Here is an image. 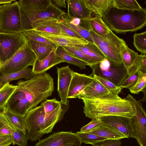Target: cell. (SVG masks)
I'll return each mask as SVG.
<instances>
[{"label":"cell","mask_w":146,"mask_h":146,"mask_svg":"<svg viewBox=\"0 0 146 146\" xmlns=\"http://www.w3.org/2000/svg\"><path fill=\"white\" fill-rule=\"evenodd\" d=\"M102 18L109 29L116 33L135 32L146 25V9L144 8L135 10L121 9L113 6L111 3Z\"/></svg>","instance_id":"6da1fadb"},{"label":"cell","mask_w":146,"mask_h":146,"mask_svg":"<svg viewBox=\"0 0 146 146\" xmlns=\"http://www.w3.org/2000/svg\"><path fill=\"white\" fill-rule=\"evenodd\" d=\"M83 112L92 119L109 115L119 116L131 118L135 115L133 102L125 98L83 99Z\"/></svg>","instance_id":"7a4b0ae2"},{"label":"cell","mask_w":146,"mask_h":146,"mask_svg":"<svg viewBox=\"0 0 146 146\" xmlns=\"http://www.w3.org/2000/svg\"><path fill=\"white\" fill-rule=\"evenodd\" d=\"M17 86L19 99L29 104L30 110L51 96L54 89L53 79L46 72L26 81L20 80Z\"/></svg>","instance_id":"3957f363"},{"label":"cell","mask_w":146,"mask_h":146,"mask_svg":"<svg viewBox=\"0 0 146 146\" xmlns=\"http://www.w3.org/2000/svg\"><path fill=\"white\" fill-rule=\"evenodd\" d=\"M65 112L62 105L51 113H45L43 105L31 110L25 116L28 134L31 141L39 140L51 133L55 125L63 118Z\"/></svg>","instance_id":"277c9868"},{"label":"cell","mask_w":146,"mask_h":146,"mask_svg":"<svg viewBox=\"0 0 146 146\" xmlns=\"http://www.w3.org/2000/svg\"><path fill=\"white\" fill-rule=\"evenodd\" d=\"M94 43L100 49L106 58L111 61L123 63L120 48L125 42L111 31L106 35L102 36L92 30L90 31Z\"/></svg>","instance_id":"5b68a950"},{"label":"cell","mask_w":146,"mask_h":146,"mask_svg":"<svg viewBox=\"0 0 146 146\" xmlns=\"http://www.w3.org/2000/svg\"><path fill=\"white\" fill-rule=\"evenodd\" d=\"M19 8L22 32L33 29L36 24L49 18L58 19L66 14L64 11L52 4L44 10H30L20 7Z\"/></svg>","instance_id":"8992f818"},{"label":"cell","mask_w":146,"mask_h":146,"mask_svg":"<svg viewBox=\"0 0 146 146\" xmlns=\"http://www.w3.org/2000/svg\"><path fill=\"white\" fill-rule=\"evenodd\" d=\"M37 59L27 41L25 44L9 59L2 63L1 74H7L25 70L32 66Z\"/></svg>","instance_id":"52a82bcc"},{"label":"cell","mask_w":146,"mask_h":146,"mask_svg":"<svg viewBox=\"0 0 146 146\" xmlns=\"http://www.w3.org/2000/svg\"><path fill=\"white\" fill-rule=\"evenodd\" d=\"M91 68L92 70V75L107 79L118 87L129 76L123 63L114 62L107 58Z\"/></svg>","instance_id":"ba28073f"},{"label":"cell","mask_w":146,"mask_h":146,"mask_svg":"<svg viewBox=\"0 0 146 146\" xmlns=\"http://www.w3.org/2000/svg\"><path fill=\"white\" fill-rule=\"evenodd\" d=\"M22 32L20 10L17 1L0 5V33Z\"/></svg>","instance_id":"9c48e42d"},{"label":"cell","mask_w":146,"mask_h":146,"mask_svg":"<svg viewBox=\"0 0 146 146\" xmlns=\"http://www.w3.org/2000/svg\"><path fill=\"white\" fill-rule=\"evenodd\" d=\"M26 42V39L23 32L13 33H0L1 64L10 58Z\"/></svg>","instance_id":"30bf717a"},{"label":"cell","mask_w":146,"mask_h":146,"mask_svg":"<svg viewBox=\"0 0 146 146\" xmlns=\"http://www.w3.org/2000/svg\"><path fill=\"white\" fill-rule=\"evenodd\" d=\"M125 99L132 101L134 104L135 115L131 118L135 130V139L140 146H146V114L141 103L131 95H128Z\"/></svg>","instance_id":"8fae6325"},{"label":"cell","mask_w":146,"mask_h":146,"mask_svg":"<svg viewBox=\"0 0 146 146\" xmlns=\"http://www.w3.org/2000/svg\"><path fill=\"white\" fill-rule=\"evenodd\" d=\"M82 142L75 133L70 131L54 133L39 140L35 146H80Z\"/></svg>","instance_id":"7c38bea8"},{"label":"cell","mask_w":146,"mask_h":146,"mask_svg":"<svg viewBox=\"0 0 146 146\" xmlns=\"http://www.w3.org/2000/svg\"><path fill=\"white\" fill-rule=\"evenodd\" d=\"M99 119L106 125L119 131L127 138L135 139V130L131 118L116 115H109Z\"/></svg>","instance_id":"4fadbf2b"},{"label":"cell","mask_w":146,"mask_h":146,"mask_svg":"<svg viewBox=\"0 0 146 146\" xmlns=\"http://www.w3.org/2000/svg\"><path fill=\"white\" fill-rule=\"evenodd\" d=\"M92 82L86 86L77 96L79 99L120 98L118 95L110 92L99 81L93 77Z\"/></svg>","instance_id":"5bb4252c"},{"label":"cell","mask_w":146,"mask_h":146,"mask_svg":"<svg viewBox=\"0 0 146 146\" xmlns=\"http://www.w3.org/2000/svg\"><path fill=\"white\" fill-rule=\"evenodd\" d=\"M58 74V96L62 104L67 106L68 95L73 71L66 66L57 67Z\"/></svg>","instance_id":"9a60e30c"},{"label":"cell","mask_w":146,"mask_h":146,"mask_svg":"<svg viewBox=\"0 0 146 146\" xmlns=\"http://www.w3.org/2000/svg\"><path fill=\"white\" fill-rule=\"evenodd\" d=\"M38 33L41 36L54 44L58 46L76 47L84 46L89 42L83 39L62 34L56 35L43 32Z\"/></svg>","instance_id":"2e32d148"},{"label":"cell","mask_w":146,"mask_h":146,"mask_svg":"<svg viewBox=\"0 0 146 146\" xmlns=\"http://www.w3.org/2000/svg\"><path fill=\"white\" fill-rule=\"evenodd\" d=\"M93 79L90 74L87 76L73 71L68 95V98H77L84 88L89 84Z\"/></svg>","instance_id":"e0dca14e"},{"label":"cell","mask_w":146,"mask_h":146,"mask_svg":"<svg viewBox=\"0 0 146 146\" xmlns=\"http://www.w3.org/2000/svg\"><path fill=\"white\" fill-rule=\"evenodd\" d=\"M68 12L69 17L89 19L92 17V12L86 7L84 0H67Z\"/></svg>","instance_id":"ac0fdd59"},{"label":"cell","mask_w":146,"mask_h":146,"mask_svg":"<svg viewBox=\"0 0 146 146\" xmlns=\"http://www.w3.org/2000/svg\"><path fill=\"white\" fill-rule=\"evenodd\" d=\"M62 62H64L63 60L56 54L55 50H53L44 59L42 60L36 59L33 66L32 72L35 75H40Z\"/></svg>","instance_id":"d6986e66"},{"label":"cell","mask_w":146,"mask_h":146,"mask_svg":"<svg viewBox=\"0 0 146 146\" xmlns=\"http://www.w3.org/2000/svg\"><path fill=\"white\" fill-rule=\"evenodd\" d=\"M1 113L8 123L25 132L27 130L25 116L15 113L7 107Z\"/></svg>","instance_id":"ffe728a7"},{"label":"cell","mask_w":146,"mask_h":146,"mask_svg":"<svg viewBox=\"0 0 146 146\" xmlns=\"http://www.w3.org/2000/svg\"><path fill=\"white\" fill-rule=\"evenodd\" d=\"M26 38L28 45L35 53L37 59L38 60L44 59L52 52L55 50L57 47L29 38Z\"/></svg>","instance_id":"44dd1931"},{"label":"cell","mask_w":146,"mask_h":146,"mask_svg":"<svg viewBox=\"0 0 146 146\" xmlns=\"http://www.w3.org/2000/svg\"><path fill=\"white\" fill-rule=\"evenodd\" d=\"M88 133L94 134L108 140H121L122 139L127 138L119 131L108 126L102 122L97 127Z\"/></svg>","instance_id":"7402d4cb"},{"label":"cell","mask_w":146,"mask_h":146,"mask_svg":"<svg viewBox=\"0 0 146 146\" xmlns=\"http://www.w3.org/2000/svg\"><path fill=\"white\" fill-rule=\"evenodd\" d=\"M58 19L52 18H49L36 24L32 30L38 32L56 35L61 34V29L58 23Z\"/></svg>","instance_id":"603a6c76"},{"label":"cell","mask_w":146,"mask_h":146,"mask_svg":"<svg viewBox=\"0 0 146 146\" xmlns=\"http://www.w3.org/2000/svg\"><path fill=\"white\" fill-rule=\"evenodd\" d=\"M85 5L94 15L102 17L104 12L111 4L112 0H84Z\"/></svg>","instance_id":"cb8c5ba5"},{"label":"cell","mask_w":146,"mask_h":146,"mask_svg":"<svg viewBox=\"0 0 146 146\" xmlns=\"http://www.w3.org/2000/svg\"><path fill=\"white\" fill-rule=\"evenodd\" d=\"M35 75L33 73L32 69L29 68L22 71L7 74H1L0 86L7 82L13 80L24 78L27 80L31 79Z\"/></svg>","instance_id":"d4e9b609"},{"label":"cell","mask_w":146,"mask_h":146,"mask_svg":"<svg viewBox=\"0 0 146 146\" xmlns=\"http://www.w3.org/2000/svg\"><path fill=\"white\" fill-rule=\"evenodd\" d=\"M74 47L82 51L98 63L106 58L103 53L95 43L89 42L84 46Z\"/></svg>","instance_id":"484cf974"},{"label":"cell","mask_w":146,"mask_h":146,"mask_svg":"<svg viewBox=\"0 0 146 146\" xmlns=\"http://www.w3.org/2000/svg\"><path fill=\"white\" fill-rule=\"evenodd\" d=\"M55 52L62 58L64 62L75 65L81 70L85 69L86 66H89L86 62L71 55L62 46H58L55 50Z\"/></svg>","instance_id":"4316f807"},{"label":"cell","mask_w":146,"mask_h":146,"mask_svg":"<svg viewBox=\"0 0 146 146\" xmlns=\"http://www.w3.org/2000/svg\"><path fill=\"white\" fill-rule=\"evenodd\" d=\"M17 2L19 7L33 10H45L52 4L51 0H20Z\"/></svg>","instance_id":"83f0119b"},{"label":"cell","mask_w":146,"mask_h":146,"mask_svg":"<svg viewBox=\"0 0 146 146\" xmlns=\"http://www.w3.org/2000/svg\"><path fill=\"white\" fill-rule=\"evenodd\" d=\"M120 52L123 63L128 72L139 54L130 48L125 42L121 46Z\"/></svg>","instance_id":"f1b7e54d"},{"label":"cell","mask_w":146,"mask_h":146,"mask_svg":"<svg viewBox=\"0 0 146 146\" xmlns=\"http://www.w3.org/2000/svg\"><path fill=\"white\" fill-rule=\"evenodd\" d=\"M17 86L9 82L0 86V111L7 107V102Z\"/></svg>","instance_id":"f546056e"},{"label":"cell","mask_w":146,"mask_h":146,"mask_svg":"<svg viewBox=\"0 0 146 146\" xmlns=\"http://www.w3.org/2000/svg\"><path fill=\"white\" fill-rule=\"evenodd\" d=\"M92 30L99 35L104 36L108 33L110 30L104 22L100 16H95L89 19Z\"/></svg>","instance_id":"4dcf8cb0"},{"label":"cell","mask_w":146,"mask_h":146,"mask_svg":"<svg viewBox=\"0 0 146 146\" xmlns=\"http://www.w3.org/2000/svg\"><path fill=\"white\" fill-rule=\"evenodd\" d=\"M8 124L10 128V136L13 144H15L19 146H25L27 144L28 140L30 139L28 133Z\"/></svg>","instance_id":"1f68e13d"},{"label":"cell","mask_w":146,"mask_h":146,"mask_svg":"<svg viewBox=\"0 0 146 146\" xmlns=\"http://www.w3.org/2000/svg\"><path fill=\"white\" fill-rule=\"evenodd\" d=\"M112 5L117 8L126 10H139L142 7L135 0H112Z\"/></svg>","instance_id":"d6a6232c"},{"label":"cell","mask_w":146,"mask_h":146,"mask_svg":"<svg viewBox=\"0 0 146 146\" xmlns=\"http://www.w3.org/2000/svg\"><path fill=\"white\" fill-rule=\"evenodd\" d=\"M60 20L67 26L79 34L84 39L89 42L94 43L89 31L72 24L63 15L60 18Z\"/></svg>","instance_id":"836d02e7"},{"label":"cell","mask_w":146,"mask_h":146,"mask_svg":"<svg viewBox=\"0 0 146 146\" xmlns=\"http://www.w3.org/2000/svg\"><path fill=\"white\" fill-rule=\"evenodd\" d=\"M75 133L79 138L82 143L90 144L93 145L108 140L106 138L88 132L78 131Z\"/></svg>","instance_id":"e575fe53"},{"label":"cell","mask_w":146,"mask_h":146,"mask_svg":"<svg viewBox=\"0 0 146 146\" xmlns=\"http://www.w3.org/2000/svg\"><path fill=\"white\" fill-rule=\"evenodd\" d=\"M133 44L136 50L141 55H146V31L135 33L133 35Z\"/></svg>","instance_id":"d590c367"},{"label":"cell","mask_w":146,"mask_h":146,"mask_svg":"<svg viewBox=\"0 0 146 146\" xmlns=\"http://www.w3.org/2000/svg\"><path fill=\"white\" fill-rule=\"evenodd\" d=\"M62 47L72 56L87 63L91 68L92 66L98 64L93 59L75 47L66 46Z\"/></svg>","instance_id":"8d00e7d4"},{"label":"cell","mask_w":146,"mask_h":146,"mask_svg":"<svg viewBox=\"0 0 146 146\" xmlns=\"http://www.w3.org/2000/svg\"><path fill=\"white\" fill-rule=\"evenodd\" d=\"M136 71L146 73V55H138L128 71L129 76Z\"/></svg>","instance_id":"74e56055"},{"label":"cell","mask_w":146,"mask_h":146,"mask_svg":"<svg viewBox=\"0 0 146 146\" xmlns=\"http://www.w3.org/2000/svg\"><path fill=\"white\" fill-rule=\"evenodd\" d=\"M146 73L140 71L138 72V77L135 84L129 90L130 92L134 94H137L146 88Z\"/></svg>","instance_id":"f35d334b"},{"label":"cell","mask_w":146,"mask_h":146,"mask_svg":"<svg viewBox=\"0 0 146 146\" xmlns=\"http://www.w3.org/2000/svg\"><path fill=\"white\" fill-rule=\"evenodd\" d=\"M23 33L26 38H30L39 42L46 43L54 47H58L54 44L41 36L38 32L33 30L25 31L23 32Z\"/></svg>","instance_id":"ab89813d"},{"label":"cell","mask_w":146,"mask_h":146,"mask_svg":"<svg viewBox=\"0 0 146 146\" xmlns=\"http://www.w3.org/2000/svg\"><path fill=\"white\" fill-rule=\"evenodd\" d=\"M91 75L99 81L111 93L118 95L121 91V90L119 87L117 86L108 80L94 75Z\"/></svg>","instance_id":"60d3db41"},{"label":"cell","mask_w":146,"mask_h":146,"mask_svg":"<svg viewBox=\"0 0 146 146\" xmlns=\"http://www.w3.org/2000/svg\"><path fill=\"white\" fill-rule=\"evenodd\" d=\"M41 104L43 105L46 114L51 113L62 105L60 102L56 100L55 98L50 100L46 99Z\"/></svg>","instance_id":"b9f144b4"},{"label":"cell","mask_w":146,"mask_h":146,"mask_svg":"<svg viewBox=\"0 0 146 146\" xmlns=\"http://www.w3.org/2000/svg\"><path fill=\"white\" fill-rule=\"evenodd\" d=\"M138 72V71H135L129 75L122 82L120 86L119 87V88L121 90L124 88L129 89L133 86L137 81Z\"/></svg>","instance_id":"7bdbcfd3"},{"label":"cell","mask_w":146,"mask_h":146,"mask_svg":"<svg viewBox=\"0 0 146 146\" xmlns=\"http://www.w3.org/2000/svg\"><path fill=\"white\" fill-rule=\"evenodd\" d=\"M58 23L61 29V34L84 39L77 33L62 22L60 20V19H58Z\"/></svg>","instance_id":"ee69618b"},{"label":"cell","mask_w":146,"mask_h":146,"mask_svg":"<svg viewBox=\"0 0 146 146\" xmlns=\"http://www.w3.org/2000/svg\"><path fill=\"white\" fill-rule=\"evenodd\" d=\"M102 123L99 118L92 119L91 121L87 125L82 127L80 132H89L97 127Z\"/></svg>","instance_id":"f6af8a7d"},{"label":"cell","mask_w":146,"mask_h":146,"mask_svg":"<svg viewBox=\"0 0 146 146\" xmlns=\"http://www.w3.org/2000/svg\"><path fill=\"white\" fill-rule=\"evenodd\" d=\"M121 140H107L93 146H121Z\"/></svg>","instance_id":"bcb514c9"},{"label":"cell","mask_w":146,"mask_h":146,"mask_svg":"<svg viewBox=\"0 0 146 146\" xmlns=\"http://www.w3.org/2000/svg\"><path fill=\"white\" fill-rule=\"evenodd\" d=\"M13 144L10 135L0 134V146H9Z\"/></svg>","instance_id":"7dc6e473"},{"label":"cell","mask_w":146,"mask_h":146,"mask_svg":"<svg viewBox=\"0 0 146 146\" xmlns=\"http://www.w3.org/2000/svg\"><path fill=\"white\" fill-rule=\"evenodd\" d=\"M11 134L10 128L8 123L0 129L1 135H10Z\"/></svg>","instance_id":"c3c4849f"},{"label":"cell","mask_w":146,"mask_h":146,"mask_svg":"<svg viewBox=\"0 0 146 146\" xmlns=\"http://www.w3.org/2000/svg\"><path fill=\"white\" fill-rule=\"evenodd\" d=\"M52 4L58 7L66 8V4L65 0H51Z\"/></svg>","instance_id":"681fc988"},{"label":"cell","mask_w":146,"mask_h":146,"mask_svg":"<svg viewBox=\"0 0 146 146\" xmlns=\"http://www.w3.org/2000/svg\"><path fill=\"white\" fill-rule=\"evenodd\" d=\"M7 123L1 113L0 111V129L7 125Z\"/></svg>","instance_id":"f907efd6"},{"label":"cell","mask_w":146,"mask_h":146,"mask_svg":"<svg viewBox=\"0 0 146 146\" xmlns=\"http://www.w3.org/2000/svg\"><path fill=\"white\" fill-rule=\"evenodd\" d=\"M16 1V0H0V4L11 3L13 1Z\"/></svg>","instance_id":"816d5d0a"},{"label":"cell","mask_w":146,"mask_h":146,"mask_svg":"<svg viewBox=\"0 0 146 146\" xmlns=\"http://www.w3.org/2000/svg\"><path fill=\"white\" fill-rule=\"evenodd\" d=\"M1 62H0V67L1 66Z\"/></svg>","instance_id":"f5cc1de1"}]
</instances>
